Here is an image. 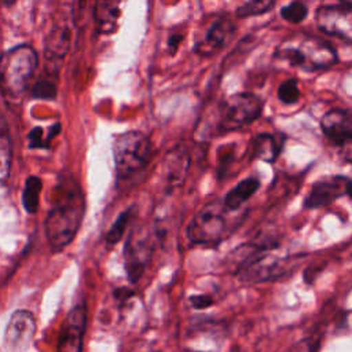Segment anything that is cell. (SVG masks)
Here are the masks:
<instances>
[{"label":"cell","instance_id":"11","mask_svg":"<svg viewBox=\"0 0 352 352\" xmlns=\"http://www.w3.org/2000/svg\"><path fill=\"white\" fill-rule=\"evenodd\" d=\"M153 254V242L147 235L132 232L124 248V268L128 280L133 285L144 274Z\"/></svg>","mask_w":352,"mask_h":352},{"label":"cell","instance_id":"20","mask_svg":"<svg viewBox=\"0 0 352 352\" xmlns=\"http://www.w3.org/2000/svg\"><path fill=\"white\" fill-rule=\"evenodd\" d=\"M12 162V142L8 124L0 111V184H4L10 176Z\"/></svg>","mask_w":352,"mask_h":352},{"label":"cell","instance_id":"19","mask_svg":"<svg viewBox=\"0 0 352 352\" xmlns=\"http://www.w3.org/2000/svg\"><path fill=\"white\" fill-rule=\"evenodd\" d=\"M188 164H190V158L186 150L176 148L168 153L164 161V173L166 176L168 186L173 187L183 183V179L188 169Z\"/></svg>","mask_w":352,"mask_h":352},{"label":"cell","instance_id":"10","mask_svg":"<svg viewBox=\"0 0 352 352\" xmlns=\"http://www.w3.org/2000/svg\"><path fill=\"white\" fill-rule=\"evenodd\" d=\"M351 179L344 175H329L318 179L309 188L302 201L305 209L327 206L338 198L346 195Z\"/></svg>","mask_w":352,"mask_h":352},{"label":"cell","instance_id":"15","mask_svg":"<svg viewBox=\"0 0 352 352\" xmlns=\"http://www.w3.org/2000/svg\"><path fill=\"white\" fill-rule=\"evenodd\" d=\"M320 128L324 136L336 146L352 140V111L344 109H331L320 118Z\"/></svg>","mask_w":352,"mask_h":352},{"label":"cell","instance_id":"37","mask_svg":"<svg viewBox=\"0 0 352 352\" xmlns=\"http://www.w3.org/2000/svg\"><path fill=\"white\" fill-rule=\"evenodd\" d=\"M184 352H195V351H184Z\"/></svg>","mask_w":352,"mask_h":352},{"label":"cell","instance_id":"23","mask_svg":"<svg viewBox=\"0 0 352 352\" xmlns=\"http://www.w3.org/2000/svg\"><path fill=\"white\" fill-rule=\"evenodd\" d=\"M276 0H246L242 3L236 11L235 15L238 18H249V16H257L263 15L272 10Z\"/></svg>","mask_w":352,"mask_h":352},{"label":"cell","instance_id":"3","mask_svg":"<svg viewBox=\"0 0 352 352\" xmlns=\"http://www.w3.org/2000/svg\"><path fill=\"white\" fill-rule=\"evenodd\" d=\"M274 58L304 72L326 70L337 63V52L329 41L307 34L283 40Z\"/></svg>","mask_w":352,"mask_h":352},{"label":"cell","instance_id":"14","mask_svg":"<svg viewBox=\"0 0 352 352\" xmlns=\"http://www.w3.org/2000/svg\"><path fill=\"white\" fill-rule=\"evenodd\" d=\"M235 30L236 28L230 18L219 16L209 25L205 36L197 41L194 51L201 56H212L227 45Z\"/></svg>","mask_w":352,"mask_h":352},{"label":"cell","instance_id":"31","mask_svg":"<svg viewBox=\"0 0 352 352\" xmlns=\"http://www.w3.org/2000/svg\"><path fill=\"white\" fill-rule=\"evenodd\" d=\"M340 155L344 161L352 162V140L340 147Z\"/></svg>","mask_w":352,"mask_h":352},{"label":"cell","instance_id":"18","mask_svg":"<svg viewBox=\"0 0 352 352\" xmlns=\"http://www.w3.org/2000/svg\"><path fill=\"white\" fill-rule=\"evenodd\" d=\"M260 186L261 183L257 177L254 176L245 177L226 194V197L223 198L224 206L231 212L239 210L256 194Z\"/></svg>","mask_w":352,"mask_h":352},{"label":"cell","instance_id":"29","mask_svg":"<svg viewBox=\"0 0 352 352\" xmlns=\"http://www.w3.org/2000/svg\"><path fill=\"white\" fill-rule=\"evenodd\" d=\"M28 138H29V146L32 148H47L45 143L43 142V128L41 126H36V128L30 129Z\"/></svg>","mask_w":352,"mask_h":352},{"label":"cell","instance_id":"17","mask_svg":"<svg viewBox=\"0 0 352 352\" xmlns=\"http://www.w3.org/2000/svg\"><path fill=\"white\" fill-rule=\"evenodd\" d=\"M122 0H96L94 7V16L96 30L100 34H110L117 29L121 15Z\"/></svg>","mask_w":352,"mask_h":352},{"label":"cell","instance_id":"24","mask_svg":"<svg viewBox=\"0 0 352 352\" xmlns=\"http://www.w3.org/2000/svg\"><path fill=\"white\" fill-rule=\"evenodd\" d=\"M300 87L297 78H287L282 81L276 89V96L283 104H294L300 99Z\"/></svg>","mask_w":352,"mask_h":352},{"label":"cell","instance_id":"28","mask_svg":"<svg viewBox=\"0 0 352 352\" xmlns=\"http://www.w3.org/2000/svg\"><path fill=\"white\" fill-rule=\"evenodd\" d=\"M135 296V290L129 289L126 286H121V287H116L113 290V297L117 301V304L121 307L124 304H126L132 297Z\"/></svg>","mask_w":352,"mask_h":352},{"label":"cell","instance_id":"25","mask_svg":"<svg viewBox=\"0 0 352 352\" xmlns=\"http://www.w3.org/2000/svg\"><path fill=\"white\" fill-rule=\"evenodd\" d=\"M308 15V7L301 0H293L280 8V16L289 23H301Z\"/></svg>","mask_w":352,"mask_h":352},{"label":"cell","instance_id":"1","mask_svg":"<svg viewBox=\"0 0 352 352\" xmlns=\"http://www.w3.org/2000/svg\"><path fill=\"white\" fill-rule=\"evenodd\" d=\"M85 213V199L80 184L62 175L55 186L52 206L44 220L47 242L54 253L62 252L76 238Z\"/></svg>","mask_w":352,"mask_h":352},{"label":"cell","instance_id":"36","mask_svg":"<svg viewBox=\"0 0 352 352\" xmlns=\"http://www.w3.org/2000/svg\"><path fill=\"white\" fill-rule=\"evenodd\" d=\"M88 1H89V0H80V3H81L82 6H85ZM82 6H81V7H82Z\"/></svg>","mask_w":352,"mask_h":352},{"label":"cell","instance_id":"33","mask_svg":"<svg viewBox=\"0 0 352 352\" xmlns=\"http://www.w3.org/2000/svg\"><path fill=\"white\" fill-rule=\"evenodd\" d=\"M340 4L352 10V0H340Z\"/></svg>","mask_w":352,"mask_h":352},{"label":"cell","instance_id":"21","mask_svg":"<svg viewBox=\"0 0 352 352\" xmlns=\"http://www.w3.org/2000/svg\"><path fill=\"white\" fill-rule=\"evenodd\" d=\"M41 188H43V182L38 176H29L25 180V186L22 191V205L25 210L30 214H34L38 210Z\"/></svg>","mask_w":352,"mask_h":352},{"label":"cell","instance_id":"8","mask_svg":"<svg viewBox=\"0 0 352 352\" xmlns=\"http://www.w3.org/2000/svg\"><path fill=\"white\" fill-rule=\"evenodd\" d=\"M36 330L37 322L30 311H14L4 330L1 352H28L32 346Z\"/></svg>","mask_w":352,"mask_h":352},{"label":"cell","instance_id":"16","mask_svg":"<svg viewBox=\"0 0 352 352\" xmlns=\"http://www.w3.org/2000/svg\"><path fill=\"white\" fill-rule=\"evenodd\" d=\"M285 143V136L279 133H257L250 140V157L272 164L278 160Z\"/></svg>","mask_w":352,"mask_h":352},{"label":"cell","instance_id":"4","mask_svg":"<svg viewBox=\"0 0 352 352\" xmlns=\"http://www.w3.org/2000/svg\"><path fill=\"white\" fill-rule=\"evenodd\" d=\"M38 65L33 47L21 44L0 55V94L7 102L18 103L28 91Z\"/></svg>","mask_w":352,"mask_h":352},{"label":"cell","instance_id":"12","mask_svg":"<svg viewBox=\"0 0 352 352\" xmlns=\"http://www.w3.org/2000/svg\"><path fill=\"white\" fill-rule=\"evenodd\" d=\"M319 29L334 37L352 41V10L341 4L322 6L315 12Z\"/></svg>","mask_w":352,"mask_h":352},{"label":"cell","instance_id":"34","mask_svg":"<svg viewBox=\"0 0 352 352\" xmlns=\"http://www.w3.org/2000/svg\"><path fill=\"white\" fill-rule=\"evenodd\" d=\"M16 0H0V4L1 6H6V7H11Z\"/></svg>","mask_w":352,"mask_h":352},{"label":"cell","instance_id":"13","mask_svg":"<svg viewBox=\"0 0 352 352\" xmlns=\"http://www.w3.org/2000/svg\"><path fill=\"white\" fill-rule=\"evenodd\" d=\"M73 16V15H72ZM70 14L65 15L63 12L55 16L48 37L45 40V59L51 63H59L63 60L72 45L73 23Z\"/></svg>","mask_w":352,"mask_h":352},{"label":"cell","instance_id":"9","mask_svg":"<svg viewBox=\"0 0 352 352\" xmlns=\"http://www.w3.org/2000/svg\"><path fill=\"white\" fill-rule=\"evenodd\" d=\"M87 329V304L74 305L65 316L56 344V352H82Z\"/></svg>","mask_w":352,"mask_h":352},{"label":"cell","instance_id":"22","mask_svg":"<svg viewBox=\"0 0 352 352\" xmlns=\"http://www.w3.org/2000/svg\"><path fill=\"white\" fill-rule=\"evenodd\" d=\"M133 214H135V206H129L118 214V217L111 224V227L109 228V231L106 232V236H104V241L109 246L116 245L122 239L128 224L133 219Z\"/></svg>","mask_w":352,"mask_h":352},{"label":"cell","instance_id":"30","mask_svg":"<svg viewBox=\"0 0 352 352\" xmlns=\"http://www.w3.org/2000/svg\"><path fill=\"white\" fill-rule=\"evenodd\" d=\"M315 351H316V341H312V340H302L290 349V352H315Z\"/></svg>","mask_w":352,"mask_h":352},{"label":"cell","instance_id":"26","mask_svg":"<svg viewBox=\"0 0 352 352\" xmlns=\"http://www.w3.org/2000/svg\"><path fill=\"white\" fill-rule=\"evenodd\" d=\"M58 87L51 80H40L32 87V96L38 99H54L56 96Z\"/></svg>","mask_w":352,"mask_h":352},{"label":"cell","instance_id":"5","mask_svg":"<svg viewBox=\"0 0 352 352\" xmlns=\"http://www.w3.org/2000/svg\"><path fill=\"white\" fill-rule=\"evenodd\" d=\"M228 210L223 201L205 204L190 220L186 228V236L192 245L212 246L226 239L232 232Z\"/></svg>","mask_w":352,"mask_h":352},{"label":"cell","instance_id":"2","mask_svg":"<svg viewBox=\"0 0 352 352\" xmlns=\"http://www.w3.org/2000/svg\"><path fill=\"white\" fill-rule=\"evenodd\" d=\"M278 246L276 242H248L230 254V265L239 282L254 285L270 282L292 272L298 264V257H278L268 253Z\"/></svg>","mask_w":352,"mask_h":352},{"label":"cell","instance_id":"27","mask_svg":"<svg viewBox=\"0 0 352 352\" xmlns=\"http://www.w3.org/2000/svg\"><path fill=\"white\" fill-rule=\"evenodd\" d=\"M188 302L194 309H206L214 304V298L210 294H191Z\"/></svg>","mask_w":352,"mask_h":352},{"label":"cell","instance_id":"35","mask_svg":"<svg viewBox=\"0 0 352 352\" xmlns=\"http://www.w3.org/2000/svg\"><path fill=\"white\" fill-rule=\"evenodd\" d=\"M346 195H348L349 198H352V180H351V183H349V186H348V191H346Z\"/></svg>","mask_w":352,"mask_h":352},{"label":"cell","instance_id":"32","mask_svg":"<svg viewBox=\"0 0 352 352\" xmlns=\"http://www.w3.org/2000/svg\"><path fill=\"white\" fill-rule=\"evenodd\" d=\"M182 40H183V38H182V34H173V36L169 37V45L175 50V48H177V45H179V43H180Z\"/></svg>","mask_w":352,"mask_h":352},{"label":"cell","instance_id":"7","mask_svg":"<svg viewBox=\"0 0 352 352\" xmlns=\"http://www.w3.org/2000/svg\"><path fill=\"white\" fill-rule=\"evenodd\" d=\"M264 102L253 92H236L220 104L219 128L223 132L236 131L254 122L263 113Z\"/></svg>","mask_w":352,"mask_h":352},{"label":"cell","instance_id":"6","mask_svg":"<svg viewBox=\"0 0 352 352\" xmlns=\"http://www.w3.org/2000/svg\"><path fill=\"white\" fill-rule=\"evenodd\" d=\"M151 144L139 131H126L116 136L113 144L114 168L118 180H125L143 170L150 161Z\"/></svg>","mask_w":352,"mask_h":352}]
</instances>
